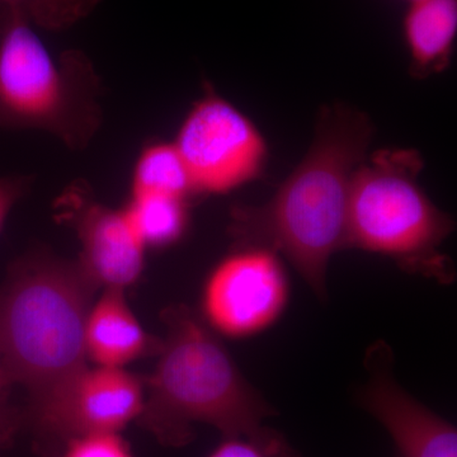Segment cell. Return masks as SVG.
I'll return each instance as SVG.
<instances>
[{
  "instance_id": "6da1fadb",
  "label": "cell",
  "mask_w": 457,
  "mask_h": 457,
  "mask_svg": "<svg viewBox=\"0 0 457 457\" xmlns=\"http://www.w3.org/2000/svg\"><path fill=\"white\" fill-rule=\"evenodd\" d=\"M372 123L361 111L333 104L323 110L311 150L260 206H237L230 233L240 245L282 254L319 299H327L330 257L345 248L348 197L366 159Z\"/></svg>"
},
{
  "instance_id": "7a4b0ae2",
  "label": "cell",
  "mask_w": 457,
  "mask_h": 457,
  "mask_svg": "<svg viewBox=\"0 0 457 457\" xmlns=\"http://www.w3.org/2000/svg\"><path fill=\"white\" fill-rule=\"evenodd\" d=\"M167 335L146 380L139 420L168 446H185L195 425L212 426L224 437L263 426L275 409L237 369L218 336L186 306L163 315Z\"/></svg>"
},
{
  "instance_id": "3957f363",
  "label": "cell",
  "mask_w": 457,
  "mask_h": 457,
  "mask_svg": "<svg viewBox=\"0 0 457 457\" xmlns=\"http://www.w3.org/2000/svg\"><path fill=\"white\" fill-rule=\"evenodd\" d=\"M98 286L79 262L26 254L0 286V363L29 396L87 365L84 329Z\"/></svg>"
},
{
  "instance_id": "277c9868",
  "label": "cell",
  "mask_w": 457,
  "mask_h": 457,
  "mask_svg": "<svg viewBox=\"0 0 457 457\" xmlns=\"http://www.w3.org/2000/svg\"><path fill=\"white\" fill-rule=\"evenodd\" d=\"M36 29L0 4V130L45 132L80 152L104 121L101 78L84 51L55 53Z\"/></svg>"
},
{
  "instance_id": "5b68a950",
  "label": "cell",
  "mask_w": 457,
  "mask_h": 457,
  "mask_svg": "<svg viewBox=\"0 0 457 457\" xmlns=\"http://www.w3.org/2000/svg\"><path fill=\"white\" fill-rule=\"evenodd\" d=\"M423 161L416 150H380L352 179L345 248L392 258L414 275L451 284L455 273L440 246L455 222L418 185Z\"/></svg>"
},
{
  "instance_id": "8992f818",
  "label": "cell",
  "mask_w": 457,
  "mask_h": 457,
  "mask_svg": "<svg viewBox=\"0 0 457 457\" xmlns=\"http://www.w3.org/2000/svg\"><path fill=\"white\" fill-rule=\"evenodd\" d=\"M194 194L222 195L260 176L267 147L253 123L218 96L189 111L173 141Z\"/></svg>"
},
{
  "instance_id": "52a82bcc",
  "label": "cell",
  "mask_w": 457,
  "mask_h": 457,
  "mask_svg": "<svg viewBox=\"0 0 457 457\" xmlns=\"http://www.w3.org/2000/svg\"><path fill=\"white\" fill-rule=\"evenodd\" d=\"M290 285L278 254L261 246L240 245L222 258L204 281L203 321L216 336L251 338L284 314Z\"/></svg>"
},
{
  "instance_id": "ba28073f",
  "label": "cell",
  "mask_w": 457,
  "mask_h": 457,
  "mask_svg": "<svg viewBox=\"0 0 457 457\" xmlns=\"http://www.w3.org/2000/svg\"><path fill=\"white\" fill-rule=\"evenodd\" d=\"M145 385L126 369L84 366L37 395L29 396L32 426L69 441L92 433H120L139 420Z\"/></svg>"
},
{
  "instance_id": "9c48e42d",
  "label": "cell",
  "mask_w": 457,
  "mask_h": 457,
  "mask_svg": "<svg viewBox=\"0 0 457 457\" xmlns=\"http://www.w3.org/2000/svg\"><path fill=\"white\" fill-rule=\"evenodd\" d=\"M365 368L368 380L357 399L389 433L396 457H457L456 427L400 386L389 345L374 343L366 353Z\"/></svg>"
},
{
  "instance_id": "30bf717a",
  "label": "cell",
  "mask_w": 457,
  "mask_h": 457,
  "mask_svg": "<svg viewBox=\"0 0 457 457\" xmlns=\"http://www.w3.org/2000/svg\"><path fill=\"white\" fill-rule=\"evenodd\" d=\"M71 187L62 197L80 242V266L98 287L126 288L137 284L145 269L146 246L125 209H112Z\"/></svg>"
},
{
  "instance_id": "8fae6325",
  "label": "cell",
  "mask_w": 457,
  "mask_h": 457,
  "mask_svg": "<svg viewBox=\"0 0 457 457\" xmlns=\"http://www.w3.org/2000/svg\"><path fill=\"white\" fill-rule=\"evenodd\" d=\"M161 341L147 335L131 311L125 291L104 288L93 303L84 329L87 361L104 368L125 369L159 351Z\"/></svg>"
},
{
  "instance_id": "7c38bea8",
  "label": "cell",
  "mask_w": 457,
  "mask_h": 457,
  "mask_svg": "<svg viewBox=\"0 0 457 457\" xmlns=\"http://www.w3.org/2000/svg\"><path fill=\"white\" fill-rule=\"evenodd\" d=\"M411 71L427 77L449 64L457 32V0H414L404 17Z\"/></svg>"
},
{
  "instance_id": "4fadbf2b",
  "label": "cell",
  "mask_w": 457,
  "mask_h": 457,
  "mask_svg": "<svg viewBox=\"0 0 457 457\" xmlns=\"http://www.w3.org/2000/svg\"><path fill=\"white\" fill-rule=\"evenodd\" d=\"M123 209L146 249L174 245L187 228V198L165 195L130 196Z\"/></svg>"
},
{
  "instance_id": "5bb4252c",
  "label": "cell",
  "mask_w": 457,
  "mask_h": 457,
  "mask_svg": "<svg viewBox=\"0 0 457 457\" xmlns=\"http://www.w3.org/2000/svg\"><path fill=\"white\" fill-rule=\"evenodd\" d=\"M192 194L187 170L173 143L156 141L141 150L132 171L131 196L188 198Z\"/></svg>"
},
{
  "instance_id": "9a60e30c",
  "label": "cell",
  "mask_w": 457,
  "mask_h": 457,
  "mask_svg": "<svg viewBox=\"0 0 457 457\" xmlns=\"http://www.w3.org/2000/svg\"><path fill=\"white\" fill-rule=\"evenodd\" d=\"M101 0H0L17 9L36 29L64 31L90 16Z\"/></svg>"
},
{
  "instance_id": "2e32d148",
  "label": "cell",
  "mask_w": 457,
  "mask_h": 457,
  "mask_svg": "<svg viewBox=\"0 0 457 457\" xmlns=\"http://www.w3.org/2000/svg\"><path fill=\"white\" fill-rule=\"evenodd\" d=\"M209 457H300L281 433L262 426L246 435L228 436Z\"/></svg>"
},
{
  "instance_id": "e0dca14e",
  "label": "cell",
  "mask_w": 457,
  "mask_h": 457,
  "mask_svg": "<svg viewBox=\"0 0 457 457\" xmlns=\"http://www.w3.org/2000/svg\"><path fill=\"white\" fill-rule=\"evenodd\" d=\"M62 457H134L120 433H92L66 441Z\"/></svg>"
},
{
  "instance_id": "ac0fdd59",
  "label": "cell",
  "mask_w": 457,
  "mask_h": 457,
  "mask_svg": "<svg viewBox=\"0 0 457 457\" xmlns=\"http://www.w3.org/2000/svg\"><path fill=\"white\" fill-rule=\"evenodd\" d=\"M31 183V177L27 176H8L0 179V231L4 227L9 213L18 201L25 196Z\"/></svg>"
},
{
  "instance_id": "d6986e66",
  "label": "cell",
  "mask_w": 457,
  "mask_h": 457,
  "mask_svg": "<svg viewBox=\"0 0 457 457\" xmlns=\"http://www.w3.org/2000/svg\"><path fill=\"white\" fill-rule=\"evenodd\" d=\"M11 383H9L8 376L5 374L4 369H3L2 363H0V394L3 393V390L5 387L9 386Z\"/></svg>"
},
{
  "instance_id": "ffe728a7",
  "label": "cell",
  "mask_w": 457,
  "mask_h": 457,
  "mask_svg": "<svg viewBox=\"0 0 457 457\" xmlns=\"http://www.w3.org/2000/svg\"><path fill=\"white\" fill-rule=\"evenodd\" d=\"M411 2H414V0H411Z\"/></svg>"
}]
</instances>
